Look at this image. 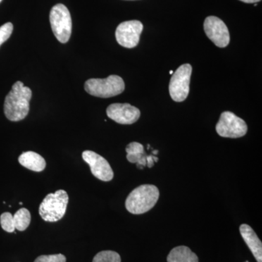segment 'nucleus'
Wrapping results in <instances>:
<instances>
[{"label": "nucleus", "mask_w": 262, "mask_h": 262, "mask_svg": "<svg viewBox=\"0 0 262 262\" xmlns=\"http://www.w3.org/2000/svg\"><path fill=\"white\" fill-rule=\"evenodd\" d=\"M32 96V90L20 81H17L5 98L4 113L7 118L13 122L25 119L29 114Z\"/></svg>", "instance_id": "f257e3e1"}, {"label": "nucleus", "mask_w": 262, "mask_h": 262, "mask_svg": "<svg viewBox=\"0 0 262 262\" xmlns=\"http://www.w3.org/2000/svg\"><path fill=\"white\" fill-rule=\"evenodd\" d=\"M159 189L155 185L144 184L130 193L125 201L127 211L133 214H142L149 211L159 199Z\"/></svg>", "instance_id": "f03ea898"}, {"label": "nucleus", "mask_w": 262, "mask_h": 262, "mask_svg": "<svg viewBox=\"0 0 262 262\" xmlns=\"http://www.w3.org/2000/svg\"><path fill=\"white\" fill-rule=\"evenodd\" d=\"M68 203V194L64 190L48 194L39 206V215L46 222H58L64 216Z\"/></svg>", "instance_id": "7ed1b4c3"}, {"label": "nucleus", "mask_w": 262, "mask_h": 262, "mask_svg": "<svg viewBox=\"0 0 262 262\" xmlns=\"http://www.w3.org/2000/svg\"><path fill=\"white\" fill-rule=\"evenodd\" d=\"M84 90L96 97H114L123 92L125 82L117 75H110L105 79H90L84 83Z\"/></svg>", "instance_id": "20e7f679"}, {"label": "nucleus", "mask_w": 262, "mask_h": 262, "mask_svg": "<svg viewBox=\"0 0 262 262\" xmlns=\"http://www.w3.org/2000/svg\"><path fill=\"white\" fill-rule=\"evenodd\" d=\"M50 22L56 39L61 43L68 42L72 30V18L68 8L63 4L53 6L50 13Z\"/></svg>", "instance_id": "39448f33"}, {"label": "nucleus", "mask_w": 262, "mask_h": 262, "mask_svg": "<svg viewBox=\"0 0 262 262\" xmlns=\"http://www.w3.org/2000/svg\"><path fill=\"white\" fill-rule=\"evenodd\" d=\"M192 72V66L186 63L180 66L173 74L169 84V92L173 101L182 102L187 98Z\"/></svg>", "instance_id": "423d86ee"}, {"label": "nucleus", "mask_w": 262, "mask_h": 262, "mask_svg": "<svg viewBox=\"0 0 262 262\" xmlns=\"http://www.w3.org/2000/svg\"><path fill=\"white\" fill-rule=\"evenodd\" d=\"M217 134L222 137L237 139L246 135L248 126L243 119L231 112H225L221 115L215 127Z\"/></svg>", "instance_id": "0eeeda50"}, {"label": "nucleus", "mask_w": 262, "mask_h": 262, "mask_svg": "<svg viewBox=\"0 0 262 262\" xmlns=\"http://www.w3.org/2000/svg\"><path fill=\"white\" fill-rule=\"evenodd\" d=\"M144 26L139 20L122 22L117 27L115 37L117 42L124 48H135L139 44Z\"/></svg>", "instance_id": "6e6552de"}, {"label": "nucleus", "mask_w": 262, "mask_h": 262, "mask_svg": "<svg viewBox=\"0 0 262 262\" xmlns=\"http://www.w3.org/2000/svg\"><path fill=\"white\" fill-rule=\"evenodd\" d=\"M207 37L219 48H226L230 41L228 28L223 20L215 16L207 17L204 22Z\"/></svg>", "instance_id": "1a4fd4ad"}, {"label": "nucleus", "mask_w": 262, "mask_h": 262, "mask_svg": "<svg viewBox=\"0 0 262 262\" xmlns=\"http://www.w3.org/2000/svg\"><path fill=\"white\" fill-rule=\"evenodd\" d=\"M82 159L89 164L91 173L103 182H110L114 178L113 168L102 156L90 150L82 152Z\"/></svg>", "instance_id": "9d476101"}, {"label": "nucleus", "mask_w": 262, "mask_h": 262, "mask_svg": "<svg viewBox=\"0 0 262 262\" xmlns=\"http://www.w3.org/2000/svg\"><path fill=\"white\" fill-rule=\"evenodd\" d=\"M106 115L117 123L130 125L139 120L141 113L129 103H113L106 108Z\"/></svg>", "instance_id": "9b49d317"}, {"label": "nucleus", "mask_w": 262, "mask_h": 262, "mask_svg": "<svg viewBox=\"0 0 262 262\" xmlns=\"http://www.w3.org/2000/svg\"><path fill=\"white\" fill-rule=\"evenodd\" d=\"M239 232L256 261L262 262V244L257 234L249 225L246 224L241 225Z\"/></svg>", "instance_id": "f8f14e48"}, {"label": "nucleus", "mask_w": 262, "mask_h": 262, "mask_svg": "<svg viewBox=\"0 0 262 262\" xmlns=\"http://www.w3.org/2000/svg\"><path fill=\"white\" fill-rule=\"evenodd\" d=\"M18 162L22 166L32 171H43L46 167V160L40 155L32 151L22 153L19 156Z\"/></svg>", "instance_id": "ddd939ff"}, {"label": "nucleus", "mask_w": 262, "mask_h": 262, "mask_svg": "<svg viewBox=\"0 0 262 262\" xmlns=\"http://www.w3.org/2000/svg\"><path fill=\"white\" fill-rule=\"evenodd\" d=\"M127 160L131 163L137 164L138 168L143 169L146 166V155L144 146L140 143L131 142L127 146Z\"/></svg>", "instance_id": "4468645a"}, {"label": "nucleus", "mask_w": 262, "mask_h": 262, "mask_svg": "<svg viewBox=\"0 0 262 262\" xmlns=\"http://www.w3.org/2000/svg\"><path fill=\"white\" fill-rule=\"evenodd\" d=\"M168 262H199L198 256L187 246L174 248L169 253Z\"/></svg>", "instance_id": "2eb2a0df"}, {"label": "nucleus", "mask_w": 262, "mask_h": 262, "mask_svg": "<svg viewBox=\"0 0 262 262\" xmlns=\"http://www.w3.org/2000/svg\"><path fill=\"white\" fill-rule=\"evenodd\" d=\"M31 220L32 216L29 210L24 208H20L13 215L15 228L20 232L26 230L30 225Z\"/></svg>", "instance_id": "dca6fc26"}, {"label": "nucleus", "mask_w": 262, "mask_h": 262, "mask_svg": "<svg viewBox=\"0 0 262 262\" xmlns=\"http://www.w3.org/2000/svg\"><path fill=\"white\" fill-rule=\"evenodd\" d=\"M93 262H121V258L115 251H103L94 256Z\"/></svg>", "instance_id": "f3484780"}, {"label": "nucleus", "mask_w": 262, "mask_h": 262, "mask_svg": "<svg viewBox=\"0 0 262 262\" xmlns=\"http://www.w3.org/2000/svg\"><path fill=\"white\" fill-rule=\"evenodd\" d=\"M0 225H1L2 228L6 232H10V233L15 232L13 215L8 212H5L0 215Z\"/></svg>", "instance_id": "a211bd4d"}, {"label": "nucleus", "mask_w": 262, "mask_h": 262, "mask_svg": "<svg viewBox=\"0 0 262 262\" xmlns=\"http://www.w3.org/2000/svg\"><path fill=\"white\" fill-rule=\"evenodd\" d=\"M13 31V25L10 22L0 27V46L9 39Z\"/></svg>", "instance_id": "6ab92c4d"}, {"label": "nucleus", "mask_w": 262, "mask_h": 262, "mask_svg": "<svg viewBox=\"0 0 262 262\" xmlns=\"http://www.w3.org/2000/svg\"><path fill=\"white\" fill-rule=\"evenodd\" d=\"M67 258L64 255L53 254V255H42L36 258L34 262H66Z\"/></svg>", "instance_id": "aec40b11"}, {"label": "nucleus", "mask_w": 262, "mask_h": 262, "mask_svg": "<svg viewBox=\"0 0 262 262\" xmlns=\"http://www.w3.org/2000/svg\"><path fill=\"white\" fill-rule=\"evenodd\" d=\"M155 163L154 156H152V155H149V156L146 157V165H147L149 168L153 167Z\"/></svg>", "instance_id": "412c9836"}, {"label": "nucleus", "mask_w": 262, "mask_h": 262, "mask_svg": "<svg viewBox=\"0 0 262 262\" xmlns=\"http://www.w3.org/2000/svg\"><path fill=\"white\" fill-rule=\"evenodd\" d=\"M239 1H242L246 3H256L261 1V0H239Z\"/></svg>", "instance_id": "4be33fe9"}, {"label": "nucleus", "mask_w": 262, "mask_h": 262, "mask_svg": "<svg viewBox=\"0 0 262 262\" xmlns=\"http://www.w3.org/2000/svg\"><path fill=\"white\" fill-rule=\"evenodd\" d=\"M152 153H153V154H154V155H157V154H158V150H155V151H153V152H152Z\"/></svg>", "instance_id": "5701e85b"}, {"label": "nucleus", "mask_w": 262, "mask_h": 262, "mask_svg": "<svg viewBox=\"0 0 262 262\" xmlns=\"http://www.w3.org/2000/svg\"><path fill=\"white\" fill-rule=\"evenodd\" d=\"M170 75H173V71H170Z\"/></svg>", "instance_id": "b1692460"}, {"label": "nucleus", "mask_w": 262, "mask_h": 262, "mask_svg": "<svg viewBox=\"0 0 262 262\" xmlns=\"http://www.w3.org/2000/svg\"><path fill=\"white\" fill-rule=\"evenodd\" d=\"M2 1H3V0H0V3H1Z\"/></svg>", "instance_id": "393cba45"}, {"label": "nucleus", "mask_w": 262, "mask_h": 262, "mask_svg": "<svg viewBox=\"0 0 262 262\" xmlns=\"http://www.w3.org/2000/svg\"><path fill=\"white\" fill-rule=\"evenodd\" d=\"M246 262H248V261H246Z\"/></svg>", "instance_id": "a878e982"}]
</instances>
